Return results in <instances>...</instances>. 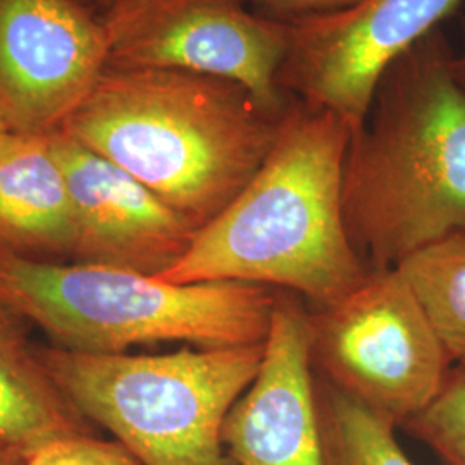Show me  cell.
<instances>
[{
	"instance_id": "obj_16",
	"label": "cell",
	"mask_w": 465,
	"mask_h": 465,
	"mask_svg": "<svg viewBox=\"0 0 465 465\" xmlns=\"http://www.w3.org/2000/svg\"><path fill=\"white\" fill-rule=\"evenodd\" d=\"M401 430L431 450L440 465H465V366L451 367L441 393Z\"/></svg>"
},
{
	"instance_id": "obj_5",
	"label": "cell",
	"mask_w": 465,
	"mask_h": 465,
	"mask_svg": "<svg viewBox=\"0 0 465 465\" xmlns=\"http://www.w3.org/2000/svg\"><path fill=\"white\" fill-rule=\"evenodd\" d=\"M84 420L114 436L140 465H232L223 426L255 380L264 343L163 355L36 349Z\"/></svg>"
},
{
	"instance_id": "obj_3",
	"label": "cell",
	"mask_w": 465,
	"mask_h": 465,
	"mask_svg": "<svg viewBox=\"0 0 465 465\" xmlns=\"http://www.w3.org/2000/svg\"><path fill=\"white\" fill-rule=\"evenodd\" d=\"M349 140L340 117L297 100L264 164L159 278L250 282L311 307L347 295L369 271L343 217Z\"/></svg>"
},
{
	"instance_id": "obj_9",
	"label": "cell",
	"mask_w": 465,
	"mask_h": 465,
	"mask_svg": "<svg viewBox=\"0 0 465 465\" xmlns=\"http://www.w3.org/2000/svg\"><path fill=\"white\" fill-rule=\"evenodd\" d=\"M105 69V34L90 5L0 0V107L11 132H59Z\"/></svg>"
},
{
	"instance_id": "obj_21",
	"label": "cell",
	"mask_w": 465,
	"mask_h": 465,
	"mask_svg": "<svg viewBox=\"0 0 465 465\" xmlns=\"http://www.w3.org/2000/svg\"><path fill=\"white\" fill-rule=\"evenodd\" d=\"M9 132H11V130H9V124H7L5 116H4V113H2V107H0V138L5 134H9Z\"/></svg>"
},
{
	"instance_id": "obj_10",
	"label": "cell",
	"mask_w": 465,
	"mask_h": 465,
	"mask_svg": "<svg viewBox=\"0 0 465 465\" xmlns=\"http://www.w3.org/2000/svg\"><path fill=\"white\" fill-rule=\"evenodd\" d=\"M50 136L73 205V262L159 276L183 255L197 232L184 217L61 130Z\"/></svg>"
},
{
	"instance_id": "obj_7",
	"label": "cell",
	"mask_w": 465,
	"mask_h": 465,
	"mask_svg": "<svg viewBox=\"0 0 465 465\" xmlns=\"http://www.w3.org/2000/svg\"><path fill=\"white\" fill-rule=\"evenodd\" d=\"M99 16L107 67L230 78L282 113L297 102L278 84L292 26L250 11L245 0H105Z\"/></svg>"
},
{
	"instance_id": "obj_19",
	"label": "cell",
	"mask_w": 465,
	"mask_h": 465,
	"mask_svg": "<svg viewBox=\"0 0 465 465\" xmlns=\"http://www.w3.org/2000/svg\"><path fill=\"white\" fill-rule=\"evenodd\" d=\"M0 465H26V455L17 450L0 447Z\"/></svg>"
},
{
	"instance_id": "obj_13",
	"label": "cell",
	"mask_w": 465,
	"mask_h": 465,
	"mask_svg": "<svg viewBox=\"0 0 465 465\" xmlns=\"http://www.w3.org/2000/svg\"><path fill=\"white\" fill-rule=\"evenodd\" d=\"M15 312L0 303V447L26 457L50 441L88 432L17 328Z\"/></svg>"
},
{
	"instance_id": "obj_12",
	"label": "cell",
	"mask_w": 465,
	"mask_h": 465,
	"mask_svg": "<svg viewBox=\"0 0 465 465\" xmlns=\"http://www.w3.org/2000/svg\"><path fill=\"white\" fill-rule=\"evenodd\" d=\"M50 134L9 132L0 138V249L57 262L71 259L74 223Z\"/></svg>"
},
{
	"instance_id": "obj_20",
	"label": "cell",
	"mask_w": 465,
	"mask_h": 465,
	"mask_svg": "<svg viewBox=\"0 0 465 465\" xmlns=\"http://www.w3.org/2000/svg\"><path fill=\"white\" fill-rule=\"evenodd\" d=\"M453 74L459 84L465 90V52L462 55H455L453 59Z\"/></svg>"
},
{
	"instance_id": "obj_14",
	"label": "cell",
	"mask_w": 465,
	"mask_h": 465,
	"mask_svg": "<svg viewBox=\"0 0 465 465\" xmlns=\"http://www.w3.org/2000/svg\"><path fill=\"white\" fill-rule=\"evenodd\" d=\"M451 364L465 366V232L397 264Z\"/></svg>"
},
{
	"instance_id": "obj_6",
	"label": "cell",
	"mask_w": 465,
	"mask_h": 465,
	"mask_svg": "<svg viewBox=\"0 0 465 465\" xmlns=\"http://www.w3.org/2000/svg\"><path fill=\"white\" fill-rule=\"evenodd\" d=\"M317 380L401 428L441 393L451 361L397 267H369L341 299L307 307Z\"/></svg>"
},
{
	"instance_id": "obj_4",
	"label": "cell",
	"mask_w": 465,
	"mask_h": 465,
	"mask_svg": "<svg viewBox=\"0 0 465 465\" xmlns=\"http://www.w3.org/2000/svg\"><path fill=\"white\" fill-rule=\"evenodd\" d=\"M276 295L278 290L250 282L176 284L0 249V303L71 351L126 353L163 341L199 349L259 345L271 330Z\"/></svg>"
},
{
	"instance_id": "obj_11",
	"label": "cell",
	"mask_w": 465,
	"mask_h": 465,
	"mask_svg": "<svg viewBox=\"0 0 465 465\" xmlns=\"http://www.w3.org/2000/svg\"><path fill=\"white\" fill-rule=\"evenodd\" d=\"M221 438L232 465H326L307 307L297 295L278 290L262 364Z\"/></svg>"
},
{
	"instance_id": "obj_1",
	"label": "cell",
	"mask_w": 465,
	"mask_h": 465,
	"mask_svg": "<svg viewBox=\"0 0 465 465\" xmlns=\"http://www.w3.org/2000/svg\"><path fill=\"white\" fill-rule=\"evenodd\" d=\"M290 111L271 109L223 76L107 67L61 132L199 230L264 164Z\"/></svg>"
},
{
	"instance_id": "obj_2",
	"label": "cell",
	"mask_w": 465,
	"mask_h": 465,
	"mask_svg": "<svg viewBox=\"0 0 465 465\" xmlns=\"http://www.w3.org/2000/svg\"><path fill=\"white\" fill-rule=\"evenodd\" d=\"M440 28L382 73L343 163V217L367 267L465 232V90Z\"/></svg>"
},
{
	"instance_id": "obj_15",
	"label": "cell",
	"mask_w": 465,
	"mask_h": 465,
	"mask_svg": "<svg viewBox=\"0 0 465 465\" xmlns=\"http://www.w3.org/2000/svg\"><path fill=\"white\" fill-rule=\"evenodd\" d=\"M316 386L326 465H414L393 424L317 378Z\"/></svg>"
},
{
	"instance_id": "obj_17",
	"label": "cell",
	"mask_w": 465,
	"mask_h": 465,
	"mask_svg": "<svg viewBox=\"0 0 465 465\" xmlns=\"http://www.w3.org/2000/svg\"><path fill=\"white\" fill-rule=\"evenodd\" d=\"M26 465H140L134 455L116 440L107 441L80 432L35 450Z\"/></svg>"
},
{
	"instance_id": "obj_22",
	"label": "cell",
	"mask_w": 465,
	"mask_h": 465,
	"mask_svg": "<svg viewBox=\"0 0 465 465\" xmlns=\"http://www.w3.org/2000/svg\"><path fill=\"white\" fill-rule=\"evenodd\" d=\"M78 2H82V4H86V5H92V4H104L105 0H78Z\"/></svg>"
},
{
	"instance_id": "obj_8",
	"label": "cell",
	"mask_w": 465,
	"mask_h": 465,
	"mask_svg": "<svg viewBox=\"0 0 465 465\" xmlns=\"http://www.w3.org/2000/svg\"><path fill=\"white\" fill-rule=\"evenodd\" d=\"M464 0H362L292 25L278 84L311 107L340 117L350 132L366 119L386 67L441 26Z\"/></svg>"
},
{
	"instance_id": "obj_18",
	"label": "cell",
	"mask_w": 465,
	"mask_h": 465,
	"mask_svg": "<svg viewBox=\"0 0 465 465\" xmlns=\"http://www.w3.org/2000/svg\"><path fill=\"white\" fill-rule=\"evenodd\" d=\"M359 2L362 0H253V11L271 21L292 26L305 19L349 9Z\"/></svg>"
}]
</instances>
